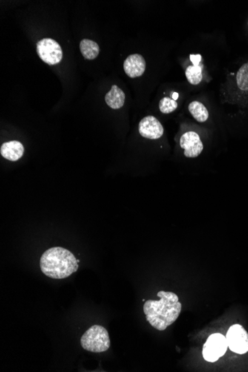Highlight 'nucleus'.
<instances>
[{
  "label": "nucleus",
  "mask_w": 248,
  "mask_h": 372,
  "mask_svg": "<svg viewBox=\"0 0 248 372\" xmlns=\"http://www.w3.org/2000/svg\"><path fill=\"white\" fill-rule=\"evenodd\" d=\"M157 296L159 300L149 299L145 302L144 312L146 320L153 328L164 331L178 319L182 305L175 293L161 291Z\"/></svg>",
  "instance_id": "f257e3e1"
},
{
  "label": "nucleus",
  "mask_w": 248,
  "mask_h": 372,
  "mask_svg": "<svg viewBox=\"0 0 248 372\" xmlns=\"http://www.w3.org/2000/svg\"><path fill=\"white\" fill-rule=\"evenodd\" d=\"M24 151V146L18 140L6 142L2 145L0 149L2 156L11 161H17L21 159Z\"/></svg>",
  "instance_id": "9d476101"
},
{
  "label": "nucleus",
  "mask_w": 248,
  "mask_h": 372,
  "mask_svg": "<svg viewBox=\"0 0 248 372\" xmlns=\"http://www.w3.org/2000/svg\"><path fill=\"white\" fill-rule=\"evenodd\" d=\"M140 135L145 138L155 140L164 135V127L161 122L153 116L145 117L138 126Z\"/></svg>",
  "instance_id": "6e6552de"
},
{
  "label": "nucleus",
  "mask_w": 248,
  "mask_h": 372,
  "mask_svg": "<svg viewBox=\"0 0 248 372\" xmlns=\"http://www.w3.org/2000/svg\"><path fill=\"white\" fill-rule=\"evenodd\" d=\"M81 344L83 349L90 352H104L110 347V338L104 327L95 325L83 333Z\"/></svg>",
  "instance_id": "7ed1b4c3"
},
{
  "label": "nucleus",
  "mask_w": 248,
  "mask_h": 372,
  "mask_svg": "<svg viewBox=\"0 0 248 372\" xmlns=\"http://www.w3.org/2000/svg\"><path fill=\"white\" fill-rule=\"evenodd\" d=\"M124 69L129 78H135L141 76L146 69V61L144 57L138 54L129 55L125 60Z\"/></svg>",
  "instance_id": "1a4fd4ad"
},
{
  "label": "nucleus",
  "mask_w": 248,
  "mask_h": 372,
  "mask_svg": "<svg viewBox=\"0 0 248 372\" xmlns=\"http://www.w3.org/2000/svg\"><path fill=\"white\" fill-rule=\"evenodd\" d=\"M37 52L43 62L51 66L58 64L63 59V51L59 43L49 38L38 42Z\"/></svg>",
  "instance_id": "39448f33"
},
{
  "label": "nucleus",
  "mask_w": 248,
  "mask_h": 372,
  "mask_svg": "<svg viewBox=\"0 0 248 372\" xmlns=\"http://www.w3.org/2000/svg\"><path fill=\"white\" fill-rule=\"evenodd\" d=\"M106 104L112 109H119L123 107L125 102L124 92L116 85L112 86L111 90L105 97Z\"/></svg>",
  "instance_id": "9b49d317"
},
{
  "label": "nucleus",
  "mask_w": 248,
  "mask_h": 372,
  "mask_svg": "<svg viewBox=\"0 0 248 372\" xmlns=\"http://www.w3.org/2000/svg\"><path fill=\"white\" fill-rule=\"evenodd\" d=\"M190 60L194 66H199L201 60V55H190Z\"/></svg>",
  "instance_id": "f3484780"
},
{
  "label": "nucleus",
  "mask_w": 248,
  "mask_h": 372,
  "mask_svg": "<svg viewBox=\"0 0 248 372\" xmlns=\"http://www.w3.org/2000/svg\"><path fill=\"white\" fill-rule=\"evenodd\" d=\"M188 109H189V112H190L192 117L200 123H204V122L207 121L208 118H209V112H208L207 108L201 102H192V103H189Z\"/></svg>",
  "instance_id": "ddd939ff"
},
{
  "label": "nucleus",
  "mask_w": 248,
  "mask_h": 372,
  "mask_svg": "<svg viewBox=\"0 0 248 372\" xmlns=\"http://www.w3.org/2000/svg\"><path fill=\"white\" fill-rule=\"evenodd\" d=\"M172 98H173V100H176L178 98V94L176 93V92H174L172 94Z\"/></svg>",
  "instance_id": "a211bd4d"
},
{
  "label": "nucleus",
  "mask_w": 248,
  "mask_h": 372,
  "mask_svg": "<svg viewBox=\"0 0 248 372\" xmlns=\"http://www.w3.org/2000/svg\"><path fill=\"white\" fill-rule=\"evenodd\" d=\"M41 269L48 277L66 279L78 271V259L68 250L55 247L49 248L42 255Z\"/></svg>",
  "instance_id": "f03ea898"
},
{
  "label": "nucleus",
  "mask_w": 248,
  "mask_h": 372,
  "mask_svg": "<svg viewBox=\"0 0 248 372\" xmlns=\"http://www.w3.org/2000/svg\"><path fill=\"white\" fill-rule=\"evenodd\" d=\"M228 348L238 354L248 351V333L241 325L235 324L228 329L226 335Z\"/></svg>",
  "instance_id": "423d86ee"
},
{
  "label": "nucleus",
  "mask_w": 248,
  "mask_h": 372,
  "mask_svg": "<svg viewBox=\"0 0 248 372\" xmlns=\"http://www.w3.org/2000/svg\"><path fill=\"white\" fill-rule=\"evenodd\" d=\"M80 49L83 56L87 60L95 59L100 53L99 46L91 40H83L80 44Z\"/></svg>",
  "instance_id": "f8f14e48"
},
{
  "label": "nucleus",
  "mask_w": 248,
  "mask_h": 372,
  "mask_svg": "<svg viewBox=\"0 0 248 372\" xmlns=\"http://www.w3.org/2000/svg\"><path fill=\"white\" fill-rule=\"evenodd\" d=\"M227 348L226 336L221 333H213L207 338L203 346V357L207 362H215L225 354Z\"/></svg>",
  "instance_id": "20e7f679"
},
{
  "label": "nucleus",
  "mask_w": 248,
  "mask_h": 372,
  "mask_svg": "<svg viewBox=\"0 0 248 372\" xmlns=\"http://www.w3.org/2000/svg\"><path fill=\"white\" fill-rule=\"evenodd\" d=\"M180 146L184 149V155L189 158L198 157L204 149L199 135L195 132H187L180 139Z\"/></svg>",
  "instance_id": "0eeeda50"
},
{
  "label": "nucleus",
  "mask_w": 248,
  "mask_h": 372,
  "mask_svg": "<svg viewBox=\"0 0 248 372\" xmlns=\"http://www.w3.org/2000/svg\"><path fill=\"white\" fill-rule=\"evenodd\" d=\"M236 84L243 92L248 91V62L244 63L236 74Z\"/></svg>",
  "instance_id": "2eb2a0df"
},
{
  "label": "nucleus",
  "mask_w": 248,
  "mask_h": 372,
  "mask_svg": "<svg viewBox=\"0 0 248 372\" xmlns=\"http://www.w3.org/2000/svg\"><path fill=\"white\" fill-rule=\"evenodd\" d=\"M178 107L176 100L169 98L161 99L159 103V109L162 113L169 114L174 112Z\"/></svg>",
  "instance_id": "dca6fc26"
},
{
  "label": "nucleus",
  "mask_w": 248,
  "mask_h": 372,
  "mask_svg": "<svg viewBox=\"0 0 248 372\" xmlns=\"http://www.w3.org/2000/svg\"><path fill=\"white\" fill-rule=\"evenodd\" d=\"M202 69L200 66H189L186 69V79L192 85H198L202 80Z\"/></svg>",
  "instance_id": "4468645a"
}]
</instances>
